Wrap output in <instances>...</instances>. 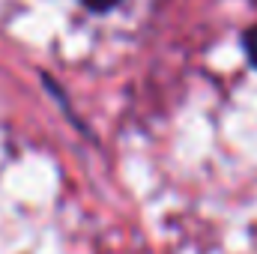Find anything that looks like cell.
<instances>
[{
  "label": "cell",
  "instance_id": "1",
  "mask_svg": "<svg viewBox=\"0 0 257 254\" xmlns=\"http://www.w3.org/2000/svg\"><path fill=\"white\" fill-rule=\"evenodd\" d=\"M242 48H245L248 63L257 69V24L251 27V30H245V36H242Z\"/></svg>",
  "mask_w": 257,
  "mask_h": 254
},
{
  "label": "cell",
  "instance_id": "2",
  "mask_svg": "<svg viewBox=\"0 0 257 254\" xmlns=\"http://www.w3.org/2000/svg\"><path fill=\"white\" fill-rule=\"evenodd\" d=\"M90 12H111V9H117L123 0H81Z\"/></svg>",
  "mask_w": 257,
  "mask_h": 254
}]
</instances>
